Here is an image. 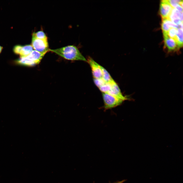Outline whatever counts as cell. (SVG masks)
<instances>
[{"instance_id": "obj_2", "label": "cell", "mask_w": 183, "mask_h": 183, "mask_svg": "<svg viewBox=\"0 0 183 183\" xmlns=\"http://www.w3.org/2000/svg\"><path fill=\"white\" fill-rule=\"evenodd\" d=\"M104 108L106 110L116 107L121 105L123 100L108 93H102Z\"/></svg>"}, {"instance_id": "obj_1", "label": "cell", "mask_w": 183, "mask_h": 183, "mask_svg": "<svg viewBox=\"0 0 183 183\" xmlns=\"http://www.w3.org/2000/svg\"><path fill=\"white\" fill-rule=\"evenodd\" d=\"M49 51L67 59L81 60L87 62V60L78 49L74 45H68L56 49H49Z\"/></svg>"}, {"instance_id": "obj_15", "label": "cell", "mask_w": 183, "mask_h": 183, "mask_svg": "<svg viewBox=\"0 0 183 183\" xmlns=\"http://www.w3.org/2000/svg\"><path fill=\"white\" fill-rule=\"evenodd\" d=\"M111 83L105 82L99 88L102 93H108L111 88Z\"/></svg>"}, {"instance_id": "obj_4", "label": "cell", "mask_w": 183, "mask_h": 183, "mask_svg": "<svg viewBox=\"0 0 183 183\" xmlns=\"http://www.w3.org/2000/svg\"><path fill=\"white\" fill-rule=\"evenodd\" d=\"M164 47L167 53L174 52L178 51L179 48L175 41L170 37L167 33H163Z\"/></svg>"}, {"instance_id": "obj_20", "label": "cell", "mask_w": 183, "mask_h": 183, "mask_svg": "<svg viewBox=\"0 0 183 183\" xmlns=\"http://www.w3.org/2000/svg\"><path fill=\"white\" fill-rule=\"evenodd\" d=\"M22 46L20 45H15L13 48V51L14 53L20 55Z\"/></svg>"}, {"instance_id": "obj_6", "label": "cell", "mask_w": 183, "mask_h": 183, "mask_svg": "<svg viewBox=\"0 0 183 183\" xmlns=\"http://www.w3.org/2000/svg\"><path fill=\"white\" fill-rule=\"evenodd\" d=\"M173 8L167 0L161 1L159 7V13L162 19H168Z\"/></svg>"}, {"instance_id": "obj_8", "label": "cell", "mask_w": 183, "mask_h": 183, "mask_svg": "<svg viewBox=\"0 0 183 183\" xmlns=\"http://www.w3.org/2000/svg\"><path fill=\"white\" fill-rule=\"evenodd\" d=\"M162 19L161 28L163 31V33H167L170 29L171 27L176 29L179 28L178 25L174 24L168 19Z\"/></svg>"}, {"instance_id": "obj_21", "label": "cell", "mask_w": 183, "mask_h": 183, "mask_svg": "<svg viewBox=\"0 0 183 183\" xmlns=\"http://www.w3.org/2000/svg\"><path fill=\"white\" fill-rule=\"evenodd\" d=\"M176 9L180 12H182V8L180 5H178L175 7Z\"/></svg>"}, {"instance_id": "obj_13", "label": "cell", "mask_w": 183, "mask_h": 183, "mask_svg": "<svg viewBox=\"0 0 183 183\" xmlns=\"http://www.w3.org/2000/svg\"><path fill=\"white\" fill-rule=\"evenodd\" d=\"M32 45H27L22 46L20 55L21 57H26L30 54L33 50Z\"/></svg>"}, {"instance_id": "obj_23", "label": "cell", "mask_w": 183, "mask_h": 183, "mask_svg": "<svg viewBox=\"0 0 183 183\" xmlns=\"http://www.w3.org/2000/svg\"><path fill=\"white\" fill-rule=\"evenodd\" d=\"M2 49H3V47H2L0 46V53L1 52V51L2 50Z\"/></svg>"}, {"instance_id": "obj_22", "label": "cell", "mask_w": 183, "mask_h": 183, "mask_svg": "<svg viewBox=\"0 0 183 183\" xmlns=\"http://www.w3.org/2000/svg\"><path fill=\"white\" fill-rule=\"evenodd\" d=\"M125 181H126V180L124 179V180H123L121 181H117L116 182H114L113 183H123Z\"/></svg>"}, {"instance_id": "obj_18", "label": "cell", "mask_w": 183, "mask_h": 183, "mask_svg": "<svg viewBox=\"0 0 183 183\" xmlns=\"http://www.w3.org/2000/svg\"><path fill=\"white\" fill-rule=\"evenodd\" d=\"M94 81L96 85L98 88L105 83L102 78L94 79Z\"/></svg>"}, {"instance_id": "obj_17", "label": "cell", "mask_w": 183, "mask_h": 183, "mask_svg": "<svg viewBox=\"0 0 183 183\" xmlns=\"http://www.w3.org/2000/svg\"><path fill=\"white\" fill-rule=\"evenodd\" d=\"M177 33V29L171 27L168 31L167 34L170 37L175 40Z\"/></svg>"}, {"instance_id": "obj_7", "label": "cell", "mask_w": 183, "mask_h": 183, "mask_svg": "<svg viewBox=\"0 0 183 183\" xmlns=\"http://www.w3.org/2000/svg\"><path fill=\"white\" fill-rule=\"evenodd\" d=\"M111 85L110 90L107 93L120 99L124 101L128 99L127 97L123 95L119 87L115 81L111 82Z\"/></svg>"}, {"instance_id": "obj_16", "label": "cell", "mask_w": 183, "mask_h": 183, "mask_svg": "<svg viewBox=\"0 0 183 183\" xmlns=\"http://www.w3.org/2000/svg\"><path fill=\"white\" fill-rule=\"evenodd\" d=\"M32 35L38 39L47 40V36L44 32L42 31H40L33 33Z\"/></svg>"}, {"instance_id": "obj_14", "label": "cell", "mask_w": 183, "mask_h": 183, "mask_svg": "<svg viewBox=\"0 0 183 183\" xmlns=\"http://www.w3.org/2000/svg\"><path fill=\"white\" fill-rule=\"evenodd\" d=\"M175 40L180 49L183 45V29L179 28L177 29V33Z\"/></svg>"}, {"instance_id": "obj_9", "label": "cell", "mask_w": 183, "mask_h": 183, "mask_svg": "<svg viewBox=\"0 0 183 183\" xmlns=\"http://www.w3.org/2000/svg\"><path fill=\"white\" fill-rule=\"evenodd\" d=\"M45 54L35 50H33L29 55L26 57L37 64L40 62Z\"/></svg>"}, {"instance_id": "obj_11", "label": "cell", "mask_w": 183, "mask_h": 183, "mask_svg": "<svg viewBox=\"0 0 183 183\" xmlns=\"http://www.w3.org/2000/svg\"><path fill=\"white\" fill-rule=\"evenodd\" d=\"M16 63L21 65L32 66L36 65L34 62L27 58L26 57H21L16 61Z\"/></svg>"}, {"instance_id": "obj_5", "label": "cell", "mask_w": 183, "mask_h": 183, "mask_svg": "<svg viewBox=\"0 0 183 183\" xmlns=\"http://www.w3.org/2000/svg\"><path fill=\"white\" fill-rule=\"evenodd\" d=\"M87 60L91 68L94 79L102 78V72L100 65L90 57H88Z\"/></svg>"}, {"instance_id": "obj_19", "label": "cell", "mask_w": 183, "mask_h": 183, "mask_svg": "<svg viewBox=\"0 0 183 183\" xmlns=\"http://www.w3.org/2000/svg\"><path fill=\"white\" fill-rule=\"evenodd\" d=\"M182 0H169L168 2L173 8H175Z\"/></svg>"}, {"instance_id": "obj_12", "label": "cell", "mask_w": 183, "mask_h": 183, "mask_svg": "<svg viewBox=\"0 0 183 183\" xmlns=\"http://www.w3.org/2000/svg\"><path fill=\"white\" fill-rule=\"evenodd\" d=\"M101 69L102 78L105 82L111 83L114 81L107 71L103 67L100 65Z\"/></svg>"}, {"instance_id": "obj_3", "label": "cell", "mask_w": 183, "mask_h": 183, "mask_svg": "<svg viewBox=\"0 0 183 183\" xmlns=\"http://www.w3.org/2000/svg\"><path fill=\"white\" fill-rule=\"evenodd\" d=\"M32 45L35 50L45 54L49 51L47 40L38 39L32 35Z\"/></svg>"}, {"instance_id": "obj_10", "label": "cell", "mask_w": 183, "mask_h": 183, "mask_svg": "<svg viewBox=\"0 0 183 183\" xmlns=\"http://www.w3.org/2000/svg\"><path fill=\"white\" fill-rule=\"evenodd\" d=\"M182 12H180L175 8H173L168 19L172 22L175 20L179 19L183 22Z\"/></svg>"}]
</instances>
